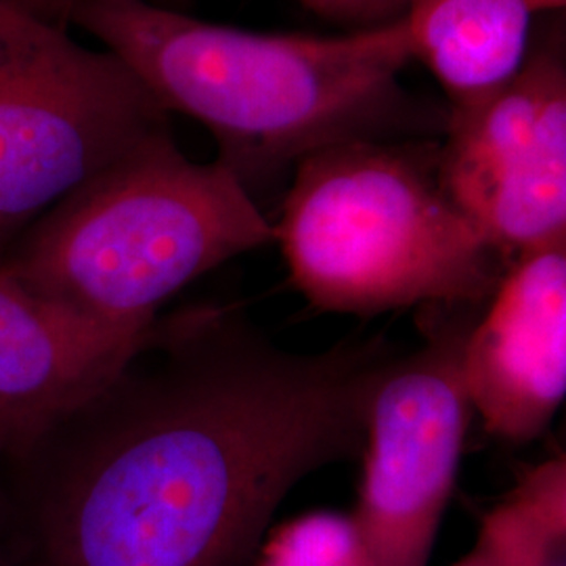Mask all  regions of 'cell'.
<instances>
[{
    "mask_svg": "<svg viewBox=\"0 0 566 566\" xmlns=\"http://www.w3.org/2000/svg\"><path fill=\"white\" fill-rule=\"evenodd\" d=\"M382 338L292 353L240 308L158 315L0 453V566H252L285 495L361 458Z\"/></svg>",
    "mask_w": 566,
    "mask_h": 566,
    "instance_id": "1",
    "label": "cell"
},
{
    "mask_svg": "<svg viewBox=\"0 0 566 566\" xmlns=\"http://www.w3.org/2000/svg\"><path fill=\"white\" fill-rule=\"evenodd\" d=\"M72 23L120 57L170 116L203 124L217 160L256 203L325 147L446 130L447 105L401 82L413 61L405 20L340 36L264 34L149 0H91Z\"/></svg>",
    "mask_w": 566,
    "mask_h": 566,
    "instance_id": "2",
    "label": "cell"
},
{
    "mask_svg": "<svg viewBox=\"0 0 566 566\" xmlns=\"http://www.w3.org/2000/svg\"><path fill=\"white\" fill-rule=\"evenodd\" d=\"M271 242L273 223L240 179L219 160H189L168 128L51 208L0 271L88 322L142 332L182 287Z\"/></svg>",
    "mask_w": 566,
    "mask_h": 566,
    "instance_id": "3",
    "label": "cell"
},
{
    "mask_svg": "<svg viewBox=\"0 0 566 566\" xmlns=\"http://www.w3.org/2000/svg\"><path fill=\"white\" fill-rule=\"evenodd\" d=\"M439 139L340 143L294 166L273 231L311 306L369 317L491 298L507 264L447 196Z\"/></svg>",
    "mask_w": 566,
    "mask_h": 566,
    "instance_id": "4",
    "label": "cell"
},
{
    "mask_svg": "<svg viewBox=\"0 0 566 566\" xmlns=\"http://www.w3.org/2000/svg\"><path fill=\"white\" fill-rule=\"evenodd\" d=\"M168 128L170 114L120 57L0 0V259L61 200Z\"/></svg>",
    "mask_w": 566,
    "mask_h": 566,
    "instance_id": "5",
    "label": "cell"
},
{
    "mask_svg": "<svg viewBox=\"0 0 566 566\" xmlns=\"http://www.w3.org/2000/svg\"><path fill=\"white\" fill-rule=\"evenodd\" d=\"M439 177L507 266L566 243L563 13L535 23L525 63L510 81L476 102L447 107Z\"/></svg>",
    "mask_w": 566,
    "mask_h": 566,
    "instance_id": "6",
    "label": "cell"
},
{
    "mask_svg": "<svg viewBox=\"0 0 566 566\" xmlns=\"http://www.w3.org/2000/svg\"><path fill=\"white\" fill-rule=\"evenodd\" d=\"M481 306H428L422 344L395 357L369 403L350 514L376 566H426L453 493L470 401L465 338Z\"/></svg>",
    "mask_w": 566,
    "mask_h": 566,
    "instance_id": "7",
    "label": "cell"
},
{
    "mask_svg": "<svg viewBox=\"0 0 566 566\" xmlns=\"http://www.w3.org/2000/svg\"><path fill=\"white\" fill-rule=\"evenodd\" d=\"M465 392L486 432L535 441L566 392V243L510 264L465 338Z\"/></svg>",
    "mask_w": 566,
    "mask_h": 566,
    "instance_id": "8",
    "label": "cell"
},
{
    "mask_svg": "<svg viewBox=\"0 0 566 566\" xmlns=\"http://www.w3.org/2000/svg\"><path fill=\"white\" fill-rule=\"evenodd\" d=\"M145 329L88 322L0 271V453L105 380Z\"/></svg>",
    "mask_w": 566,
    "mask_h": 566,
    "instance_id": "9",
    "label": "cell"
},
{
    "mask_svg": "<svg viewBox=\"0 0 566 566\" xmlns=\"http://www.w3.org/2000/svg\"><path fill=\"white\" fill-rule=\"evenodd\" d=\"M566 0H409L411 57L422 61L460 107L510 81L525 63L535 23Z\"/></svg>",
    "mask_w": 566,
    "mask_h": 566,
    "instance_id": "10",
    "label": "cell"
},
{
    "mask_svg": "<svg viewBox=\"0 0 566 566\" xmlns=\"http://www.w3.org/2000/svg\"><path fill=\"white\" fill-rule=\"evenodd\" d=\"M476 547L489 566H566V458L526 468L483 521Z\"/></svg>",
    "mask_w": 566,
    "mask_h": 566,
    "instance_id": "11",
    "label": "cell"
},
{
    "mask_svg": "<svg viewBox=\"0 0 566 566\" xmlns=\"http://www.w3.org/2000/svg\"><path fill=\"white\" fill-rule=\"evenodd\" d=\"M252 566H376L350 514L311 512L273 528Z\"/></svg>",
    "mask_w": 566,
    "mask_h": 566,
    "instance_id": "12",
    "label": "cell"
},
{
    "mask_svg": "<svg viewBox=\"0 0 566 566\" xmlns=\"http://www.w3.org/2000/svg\"><path fill=\"white\" fill-rule=\"evenodd\" d=\"M304 9L350 30L378 28L403 20L409 0H296Z\"/></svg>",
    "mask_w": 566,
    "mask_h": 566,
    "instance_id": "13",
    "label": "cell"
},
{
    "mask_svg": "<svg viewBox=\"0 0 566 566\" xmlns=\"http://www.w3.org/2000/svg\"><path fill=\"white\" fill-rule=\"evenodd\" d=\"M20 2H23L30 11L39 13L41 18L70 25L76 18V13L91 0H20ZM149 2L163 4L168 9H177V11H185L193 0H149Z\"/></svg>",
    "mask_w": 566,
    "mask_h": 566,
    "instance_id": "14",
    "label": "cell"
},
{
    "mask_svg": "<svg viewBox=\"0 0 566 566\" xmlns=\"http://www.w3.org/2000/svg\"><path fill=\"white\" fill-rule=\"evenodd\" d=\"M453 566H489V563H486L483 552H481L479 547L474 546V549H472L468 556H464L458 565Z\"/></svg>",
    "mask_w": 566,
    "mask_h": 566,
    "instance_id": "15",
    "label": "cell"
}]
</instances>
